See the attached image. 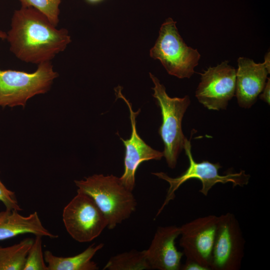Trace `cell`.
Instances as JSON below:
<instances>
[{
	"label": "cell",
	"mask_w": 270,
	"mask_h": 270,
	"mask_svg": "<svg viewBox=\"0 0 270 270\" xmlns=\"http://www.w3.org/2000/svg\"><path fill=\"white\" fill-rule=\"evenodd\" d=\"M180 270H209L207 268L193 261H186L184 265L182 264Z\"/></svg>",
	"instance_id": "21"
},
{
	"label": "cell",
	"mask_w": 270,
	"mask_h": 270,
	"mask_svg": "<svg viewBox=\"0 0 270 270\" xmlns=\"http://www.w3.org/2000/svg\"><path fill=\"white\" fill-rule=\"evenodd\" d=\"M150 76L154 84L152 96L160 108L162 116L158 134L164 144L163 156L168 166L174 168L186 138L182 130V122L190 104V98L188 95L183 98H170L158 79L150 72Z\"/></svg>",
	"instance_id": "4"
},
{
	"label": "cell",
	"mask_w": 270,
	"mask_h": 270,
	"mask_svg": "<svg viewBox=\"0 0 270 270\" xmlns=\"http://www.w3.org/2000/svg\"><path fill=\"white\" fill-rule=\"evenodd\" d=\"M6 38L0 30V39ZM58 76L51 62L38 64L33 72L0 69V106L24 107L32 97L47 92Z\"/></svg>",
	"instance_id": "3"
},
{
	"label": "cell",
	"mask_w": 270,
	"mask_h": 270,
	"mask_svg": "<svg viewBox=\"0 0 270 270\" xmlns=\"http://www.w3.org/2000/svg\"><path fill=\"white\" fill-rule=\"evenodd\" d=\"M88 2L92 4H95L102 2L104 0H86Z\"/></svg>",
	"instance_id": "23"
},
{
	"label": "cell",
	"mask_w": 270,
	"mask_h": 270,
	"mask_svg": "<svg viewBox=\"0 0 270 270\" xmlns=\"http://www.w3.org/2000/svg\"><path fill=\"white\" fill-rule=\"evenodd\" d=\"M176 22L168 18L162 24L150 56L160 60L168 74L179 78H190L200 58L196 49L188 46L180 36Z\"/></svg>",
	"instance_id": "5"
},
{
	"label": "cell",
	"mask_w": 270,
	"mask_h": 270,
	"mask_svg": "<svg viewBox=\"0 0 270 270\" xmlns=\"http://www.w3.org/2000/svg\"><path fill=\"white\" fill-rule=\"evenodd\" d=\"M18 210L6 209L0 212V240H6L24 234L56 238L42 224L36 212L23 216Z\"/></svg>",
	"instance_id": "14"
},
{
	"label": "cell",
	"mask_w": 270,
	"mask_h": 270,
	"mask_svg": "<svg viewBox=\"0 0 270 270\" xmlns=\"http://www.w3.org/2000/svg\"><path fill=\"white\" fill-rule=\"evenodd\" d=\"M0 202L4 204L6 209L22 210L18 204L15 192L7 188L0 180Z\"/></svg>",
	"instance_id": "20"
},
{
	"label": "cell",
	"mask_w": 270,
	"mask_h": 270,
	"mask_svg": "<svg viewBox=\"0 0 270 270\" xmlns=\"http://www.w3.org/2000/svg\"><path fill=\"white\" fill-rule=\"evenodd\" d=\"M62 220L69 234L80 242L92 240L108 226L104 214L94 200L79 192L64 208Z\"/></svg>",
	"instance_id": "7"
},
{
	"label": "cell",
	"mask_w": 270,
	"mask_h": 270,
	"mask_svg": "<svg viewBox=\"0 0 270 270\" xmlns=\"http://www.w3.org/2000/svg\"><path fill=\"white\" fill-rule=\"evenodd\" d=\"M184 149L189 160V166L182 174L172 178L162 172L152 173L158 178L166 181L170 184L166 200L159 212H161L162 208L174 198V192L178 188L190 179L196 178L201 182L202 186L200 192L205 196L217 183L224 184L231 182L233 188L236 186L242 187L248 184L250 176L246 174L244 170L234 173L229 172L225 175H220L218 170L222 166L219 162L212 163L208 160L196 162L192 155L190 142L186 138Z\"/></svg>",
	"instance_id": "6"
},
{
	"label": "cell",
	"mask_w": 270,
	"mask_h": 270,
	"mask_svg": "<svg viewBox=\"0 0 270 270\" xmlns=\"http://www.w3.org/2000/svg\"><path fill=\"white\" fill-rule=\"evenodd\" d=\"M219 216L209 215L190 221L180 227V245L186 260L193 261L209 270Z\"/></svg>",
	"instance_id": "10"
},
{
	"label": "cell",
	"mask_w": 270,
	"mask_h": 270,
	"mask_svg": "<svg viewBox=\"0 0 270 270\" xmlns=\"http://www.w3.org/2000/svg\"><path fill=\"white\" fill-rule=\"evenodd\" d=\"M42 237L36 236L28 254L24 270H48L42 253Z\"/></svg>",
	"instance_id": "19"
},
{
	"label": "cell",
	"mask_w": 270,
	"mask_h": 270,
	"mask_svg": "<svg viewBox=\"0 0 270 270\" xmlns=\"http://www.w3.org/2000/svg\"><path fill=\"white\" fill-rule=\"evenodd\" d=\"M180 228L176 226L158 227L151 244L146 250V258L151 270H178L184 255L175 244Z\"/></svg>",
	"instance_id": "13"
},
{
	"label": "cell",
	"mask_w": 270,
	"mask_h": 270,
	"mask_svg": "<svg viewBox=\"0 0 270 270\" xmlns=\"http://www.w3.org/2000/svg\"><path fill=\"white\" fill-rule=\"evenodd\" d=\"M74 182L77 192L88 195L96 202L104 214L109 229L115 228L136 210V199L120 178L95 174Z\"/></svg>",
	"instance_id": "2"
},
{
	"label": "cell",
	"mask_w": 270,
	"mask_h": 270,
	"mask_svg": "<svg viewBox=\"0 0 270 270\" xmlns=\"http://www.w3.org/2000/svg\"><path fill=\"white\" fill-rule=\"evenodd\" d=\"M244 240L234 215L219 216L210 268L212 270H238L244 254Z\"/></svg>",
	"instance_id": "8"
},
{
	"label": "cell",
	"mask_w": 270,
	"mask_h": 270,
	"mask_svg": "<svg viewBox=\"0 0 270 270\" xmlns=\"http://www.w3.org/2000/svg\"><path fill=\"white\" fill-rule=\"evenodd\" d=\"M120 86L115 89L117 98L122 99L127 104L130 112L132 126V134L130 138L124 140L120 138L126 148L124 158V172L120 178L123 185L132 191L135 186V176L136 170L144 162L150 160H159L164 156L163 152L154 150L146 143L137 132L136 117L140 109L134 112L132 104L122 95Z\"/></svg>",
	"instance_id": "11"
},
{
	"label": "cell",
	"mask_w": 270,
	"mask_h": 270,
	"mask_svg": "<svg viewBox=\"0 0 270 270\" xmlns=\"http://www.w3.org/2000/svg\"><path fill=\"white\" fill-rule=\"evenodd\" d=\"M104 270H150L148 262L146 250H132L112 256Z\"/></svg>",
	"instance_id": "17"
},
{
	"label": "cell",
	"mask_w": 270,
	"mask_h": 270,
	"mask_svg": "<svg viewBox=\"0 0 270 270\" xmlns=\"http://www.w3.org/2000/svg\"><path fill=\"white\" fill-rule=\"evenodd\" d=\"M33 242L26 238L10 246H0V270H24Z\"/></svg>",
	"instance_id": "16"
},
{
	"label": "cell",
	"mask_w": 270,
	"mask_h": 270,
	"mask_svg": "<svg viewBox=\"0 0 270 270\" xmlns=\"http://www.w3.org/2000/svg\"><path fill=\"white\" fill-rule=\"evenodd\" d=\"M62 0H20L21 6L34 8L44 14L55 26L59 23V6Z\"/></svg>",
	"instance_id": "18"
},
{
	"label": "cell",
	"mask_w": 270,
	"mask_h": 270,
	"mask_svg": "<svg viewBox=\"0 0 270 270\" xmlns=\"http://www.w3.org/2000/svg\"><path fill=\"white\" fill-rule=\"evenodd\" d=\"M238 66L235 96L240 107L250 108L262 92L270 72V52L265 54L262 63H256L249 58L240 57Z\"/></svg>",
	"instance_id": "12"
},
{
	"label": "cell",
	"mask_w": 270,
	"mask_h": 270,
	"mask_svg": "<svg viewBox=\"0 0 270 270\" xmlns=\"http://www.w3.org/2000/svg\"><path fill=\"white\" fill-rule=\"evenodd\" d=\"M196 97L210 110H226L235 95L236 70L224 60L200 73Z\"/></svg>",
	"instance_id": "9"
},
{
	"label": "cell",
	"mask_w": 270,
	"mask_h": 270,
	"mask_svg": "<svg viewBox=\"0 0 270 270\" xmlns=\"http://www.w3.org/2000/svg\"><path fill=\"white\" fill-rule=\"evenodd\" d=\"M104 244H93L81 253L72 256H54L50 250L44 252V258L48 270H97L98 264L92 260L95 254Z\"/></svg>",
	"instance_id": "15"
},
{
	"label": "cell",
	"mask_w": 270,
	"mask_h": 270,
	"mask_svg": "<svg viewBox=\"0 0 270 270\" xmlns=\"http://www.w3.org/2000/svg\"><path fill=\"white\" fill-rule=\"evenodd\" d=\"M262 94L260 95V98L266 102L270 104V78H268L267 82L264 86V87L262 90Z\"/></svg>",
	"instance_id": "22"
},
{
	"label": "cell",
	"mask_w": 270,
	"mask_h": 270,
	"mask_svg": "<svg viewBox=\"0 0 270 270\" xmlns=\"http://www.w3.org/2000/svg\"><path fill=\"white\" fill-rule=\"evenodd\" d=\"M6 39L18 59L38 65L51 62L71 42L67 30L58 29L38 10L22 6L14 12Z\"/></svg>",
	"instance_id": "1"
}]
</instances>
